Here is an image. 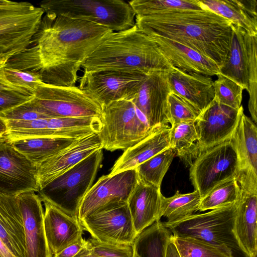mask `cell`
Returning <instances> with one entry per match:
<instances>
[{"instance_id":"6da1fadb","label":"cell","mask_w":257,"mask_h":257,"mask_svg":"<svg viewBox=\"0 0 257 257\" xmlns=\"http://www.w3.org/2000/svg\"><path fill=\"white\" fill-rule=\"evenodd\" d=\"M45 14L28 48L5 66L38 73L47 84L75 86L80 68L113 31L92 22Z\"/></svg>"},{"instance_id":"7a4b0ae2","label":"cell","mask_w":257,"mask_h":257,"mask_svg":"<svg viewBox=\"0 0 257 257\" xmlns=\"http://www.w3.org/2000/svg\"><path fill=\"white\" fill-rule=\"evenodd\" d=\"M231 24L207 9L135 17V25L143 32L186 46L213 61L219 68L229 47Z\"/></svg>"},{"instance_id":"3957f363","label":"cell","mask_w":257,"mask_h":257,"mask_svg":"<svg viewBox=\"0 0 257 257\" xmlns=\"http://www.w3.org/2000/svg\"><path fill=\"white\" fill-rule=\"evenodd\" d=\"M82 67L84 72L117 70L145 74L169 71L174 68L153 39L136 25L126 30L113 32Z\"/></svg>"},{"instance_id":"277c9868","label":"cell","mask_w":257,"mask_h":257,"mask_svg":"<svg viewBox=\"0 0 257 257\" xmlns=\"http://www.w3.org/2000/svg\"><path fill=\"white\" fill-rule=\"evenodd\" d=\"M102 158V149L94 152L39 190L41 199L77 218L80 205L92 186Z\"/></svg>"},{"instance_id":"5b68a950","label":"cell","mask_w":257,"mask_h":257,"mask_svg":"<svg viewBox=\"0 0 257 257\" xmlns=\"http://www.w3.org/2000/svg\"><path fill=\"white\" fill-rule=\"evenodd\" d=\"M45 13L92 22L113 32L135 25V14L122 0H45L40 3Z\"/></svg>"},{"instance_id":"8992f818","label":"cell","mask_w":257,"mask_h":257,"mask_svg":"<svg viewBox=\"0 0 257 257\" xmlns=\"http://www.w3.org/2000/svg\"><path fill=\"white\" fill-rule=\"evenodd\" d=\"M101 109L102 128L98 135L103 149L107 151H124L157 127L150 128L145 116L130 100L115 101Z\"/></svg>"},{"instance_id":"52a82bcc","label":"cell","mask_w":257,"mask_h":257,"mask_svg":"<svg viewBox=\"0 0 257 257\" xmlns=\"http://www.w3.org/2000/svg\"><path fill=\"white\" fill-rule=\"evenodd\" d=\"M236 202L206 213L193 214L177 222L164 225L174 236L194 238L228 248L233 253H241L233 232Z\"/></svg>"},{"instance_id":"ba28073f","label":"cell","mask_w":257,"mask_h":257,"mask_svg":"<svg viewBox=\"0 0 257 257\" xmlns=\"http://www.w3.org/2000/svg\"><path fill=\"white\" fill-rule=\"evenodd\" d=\"M44 14L27 2L0 0V55L9 60L26 49Z\"/></svg>"},{"instance_id":"9c48e42d","label":"cell","mask_w":257,"mask_h":257,"mask_svg":"<svg viewBox=\"0 0 257 257\" xmlns=\"http://www.w3.org/2000/svg\"><path fill=\"white\" fill-rule=\"evenodd\" d=\"M239 171L237 154L230 138L199 154L190 166V180L202 198L218 184L235 178Z\"/></svg>"},{"instance_id":"30bf717a","label":"cell","mask_w":257,"mask_h":257,"mask_svg":"<svg viewBox=\"0 0 257 257\" xmlns=\"http://www.w3.org/2000/svg\"><path fill=\"white\" fill-rule=\"evenodd\" d=\"M31 103L50 118L101 117V107L76 86H64L43 83L34 94Z\"/></svg>"},{"instance_id":"8fae6325","label":"cell","mask_w":257,"mask_h":257,"mask_svg":"<svg viewBox=\"0 0 257 257\" xmlns=\"http://www.w3.org/2000/svg\"><path fill=\"white\" fill-rule=\"evenodd\" d=\"M146 74L117 70L84 72L79 88L102 108L115 101L131 100Z\"/></svg>"},{"instance_id":"7c38bea8","label":"cell","mask_w":257,"mask_h":257,"mask_svg":"<svg viewBox=\"0 0 257 257\" xmlns=\"http://www.w3.org/2000/svg\"><path fill=\"white\" fill-rule=\"evenodd\" d=\"M83 230L103 243L133 244L136 234L127 203L109 206L79 220Z\"/></svg>"},{"instance_id":"4fadbf2b","label":"cell","mask_w":257,"mask_h":257,"mask_svg":"<svg viewBox=\"0 0 257 257\" xmlns=\"http://www.w3.org/2000/svg\"><path fill=\"white\" fill-rule=\"evenodd\" d=\"M138 180L136 168L101 176L83 198L78 209V220L102 208L127 203Z\"/></svg>"},{"instance_id":"5bb4252c","label":"cell","mask_w":257,"mask_h":257,"mask_svg":"<svg viewBox=\"0 0 257 257\" xmlns=\"http://www.w3.org/2000/svg\"><path fill=\"white\" fill-rule=\"evenodd\" d=\"M28 191H39L36 167L4 136L0 139V193L16 197Z\"/></svg>"},{"instance_id":"9a60e30c","label":"cell","mask_w":257,"mask_h":257,"mask_svg":"<svg viewBox=\"0 0 257 257\" xmlns=\"http://www.w3.org/2000/svg\"><path fill=\"white\" fill-rule=\"evenodd\" d=\"M168 71L147 74L130 100L145 116L150 128L169 124L167 98L171 92Z\"/></svg>"},{"instance_id":"2e32d148","label":"cell","mask_w":257,"mask_h":257,"mask_svg":"<svg viewBox=\"0 0 257 257\" xmlns=\"http://www.w3.org/2000/svg\"><path fill=\"white\" fill-rule=\"evenodd\" d=\"M239 109L221 104L214 98L200 112L195 122L199 153L231 138L238 121Z\"/></svg>"},{"instance_id":"e0dca14e","label":"cell","mask_w":257,"mask_h":257,"mask_svg":"<svg viewBox=\"0 0 257 257\" xmlns=\"http://www.w3.org/2000/svg\"><path fill=\"white\" fill-rule=\"evenodd\" d=\"M240 196L236 202L233 232L242 252L246 257L257 256V182L238 183Z\"/></svg>"},{"instance_id":"ac0fdd59","label":"cell","mask_w":257,"mask_h":257,"mask_svg":"<svg viewBox=\"0 0 257 257\" xmlns=\"http://www.w3.org/2000/svg\"><path fill=\"white\" fill-rule=\"evenodd\" d=\"M16 198L23 219L25 257H53L45 235L44 211L40 196L35 191H28Z\"/></svg>"},{"instance_id":"d6986e66","label":"cell","mask_w":257,"mask_h":257,"mask_svg":"<svg viewBox=\"0 0 257 257\" xmlns=\"http://www.w3.org/2000/svg\"><path fill=\"white\" fill-rule=\"evenodd\" d=\"M103 149L98 134L78 139L36 167L39 190L94 152Z\"/></svg>"},{"instance_id":"ffe728a7","label":"cell","mask_w":257,"mask_h":257,"mask_svg":"<svg viewBox=\"0 0 257 257\" xmlns=\"http://www.w3.org/2000/svg\"><path fill=\"white\" fill-rule=\"evenodd\" d=\"M41 200L45 207L43 221L45 235L54 256L83 237V230L77 218L48 201Z\"/></svg>"},{"instance_id":"44dd1931","label":"cell","mask_w":257,"mask_h":257,"mask_svg":"<svg viewBox=\"0 0 257 257\" xmlns=\"http://www.w3.org/2000/svg\"><path fill=\"white\" fill-rule=\"evenodd\" d=\"M229 47L219 74L229 78L247 91L250 52L254 36L238 26L231 24Z\"/></svg>"},{"instance_id":"7402d4cb","label":"cell","mask_w":257,"mask_h":257,"mask_svg":"<svg viewBox=\"0 0 257 257\" xmlns=\"http://www.w3.org/2000/svg\"><path fill=\"white\" fill-rule=\"evenodd\" d=\"M171 91L180 96L201 112L214 99V81L209 76L186 72L173 68L168 72Z\"/></svg>"},{"instance_id":"603a6c76","label":"cell","mask_w":257,"mask_h":257,"mask_svg":"<svg viewBox=\"0 0 257 257\" xmlns=\"http://www.w3.org/2000/svg\"><path fill=\"white\" fill-rule=\"evenodd\" d=\"M146 34L153 39L173 67L186 72L197 73L209 76L219 74V67L215 62L194 50L160 36Z\"/></svg>"},{"instance_id":"cb8c5ba5","label":"cell","mask_w":257,"mask_h":257,"mask_svg":"<svg viewBox=\"0 0 257 257\" xmlns=\"http://www.w3.org/2000/svg\"><path fill=\"white\" fill-rule=\"evenodd\" d=\"M162 196L161 188L147 185L138 179L127 202L137 235L161 220Z\"/></svg>"},{"instance_id":"d4e9b609","label":"cell","mask_w":257,"mask_h":257,"mask_svg":"<svg viewBox=\"0 0 257 257\" xmlns=\"http://www.w3.org/2000/svg\"><path fill=\"white\" fill-rule=\"evenodd\" d=\"M170 127L169 124L156 127L144 139L125 150L115 161L110 175L136 168L138 165L170 148Z\"/></svg>"},{"instance_id":"484cf974","label":"cell","mask_w":257,"mask_h":257,"mask_svg":"<svg viewBox=\"0 0 257 257\" xmlns=\"http://www.w3.org/2000/svg\"><path fill=\"white\" fill-rule=\"evenodd\" d=\"M0 238L15 257H25L23 219L16 196L0 193Z\"/></svg>"},{"instance_id":"4316f807","label":"cell","mask_w":257,"mask_h":257,"mask_svg":"<svg viewBox=\"0 0 257 257\" xmlns=\"http://www.w3.org/2000/svg\"><path fill=\"white\" fill-rule=\"evenodd\" d=\"M204 9L257 36V0H201Z\"/></svg>"},{"instance_id":"83f0119b","label":"cell","mask_w":257,"mask_h":257,"mask_svg":"<svg viewBox=\"0 0 257 257\" xmlns=\"http://www.w3.org/2000/svg\"><path fill=\"white\" fill-rule=\"evenodd\" d=\"M230 140L237 154L239 170H251L257 173L256 124L244 114L242 105Z\"/></svg>"},{"instance_id":"f1b7e54d","label":"cell","mask_w":257,"mask_h":257,"mask_svg":"<svg viewBox=\"0 0 257 257\" xmlns=\"http://www.w3.org/2000/svg\"><path fill=\"white\" fill-rule=\"evenodd\" d=\"M77 140L46 137L10 142L16 149L36 166L69 147Z\"/></svg>"},{"instance_id":"f546056e","label":"cell","mask_w":257,"mask_h":257,"mask_svg":"<svg viewBox=\"0 0 257 257\" xmlns=\"http://www.w3.org/2000/svg\"><path fill=\"white\" fill-rule=\"evenodd\" d=\"M47 128L53 137L77 140L98 134L102 122L99 117L49 118Z\"/></svg>"},{"instance_id":"4dcf8cb0","label":"cell","mask_w":257,"mask_h":257,"mask_svg":"<svg viewBox=\"0 0 257 257\" xmlns=\"http://www.w3.org/2000/svg\"><path fill=\"white\" fill-rule=\"evenodd\" d=\"M171 232L158 220L138 234L134 241L133 257H165Z\"/></svg>"},{"instance_id":"1f68e13d","label":"cell","mask_w":257,"mask_h":257,"mask_svg":"<svg viewBox=\"0 0 257 257\" xmlns=\"http://www.w3.org/2000/svg\"><path fill=\"white\" fill-rule=\"evenodd\" d=\"M195 122H183L170 127V148L187 166L199 154Z\"/></svg>"},{"instance_id":"d6a6232c","label":"cell","mask_w":257,"mask_h":257,"mask_svg":"<svg viewBox=\"0 0 257 257\" xmlns=\"http://www.w3.org/2000/svg\"><path fill=\"white\" fill-rule=\"evenodd\" d=\"M201 199L200 194L196 190L185 194L177 191L169 197L163 195L160 216L166 218L163 224H172L192 215L199 210Z\"/></svg>"},{"instance_id":"836d02e7","label":"cell","mask_w":257,"mask_h":257,"mask_svg":"<svg viewBox=\"0 0 257 257\" xmlns=\"http://www.w3.org/2000/svg\"><path fill=\"white\" fill-rule=\"evenodd\" d=\"M175 156L174 151L169 148L144 162L136 168L138 179L147 185L161 188Z\"/></svg>"},{"instance_id":"e575fe53","label":"cell","mask_w":257,"mask_h":257,"mask_svg":"<svg viewBox=\"0 0 257 257\" xmlns=\"http://www.w3.org/2000/svg\"><path fill=\"white\" fill-rule=\"evenodd\" d=\"M128 3L136 16L204 9L200 0H133Z\"/></svg>"},{"instance_id":"d590c367","label":"cell","mask_w":257,"mask_h":257,"mask_svg":"<svg viewBox=\"0 0 257 257\" xmlns=\"http://www.w3.org/2000/svg\"><path fill=\"white\" fill-rule=\"evenodd\" d=\"M180 257H233L228 248L212 244L207 242L189 237H170Z\"/></svg>"},{"instance_id":"8d00e7d4","label":"cell","mask_w":257,"mask_h":257,"mask_svg":"<svg viewBox=\"0 0 257 257\" xmlns=\"http://www.w3.org/2000/svg\"><path fill=\"white\" fill-rule=\"evenodd\" d=\"M240 192L236 178L227 179L215 186L201 198L199 210H211L234 204L238 201Z\"/></svg>"},{"instance_id":"74e56055","label":"cell","mask_w":257,"mask_h":257,"mask_svg":"<svg viewBox=\"0 0 257 257\" xmlns=\"http://www.w3.org/2000/svg\"><path fill=\"white\" fill-rule=\"evenodd\" d=\"M0 80L13 90L30 95L44 83L38 73L6 66L0 68Z\"/></svg>"},{"instance_id":"f35d334b","label":"cell","mask_w":257,"mask_h":257,"mask_svg":"<svg viewBox=\"0 0 257 257\" xmlns=\"http://www.w3.org/2000/svg\"><path fill=\"white\" fill-rule=\"evenodd\" d=\"M214 81L215 98L221 104L238 110L241 106L243 89L229 78L218 74Z\"/></svg>"},{"instance_id":"ab89813d","label":"cell","mask_w":257,"mask_h":257,"mask_svg":"<svg viewBox=\"0 0 257 257\" xmlns=\"http://www.w3.org/2000/svg\"><path fill=\"white\" fill-rule=\"evenodd\" d=\"M167 104L171 125L183 122H195L200 113L190 102L172 91L168 96Z\"/></svg>"},{"instance_id":"60d3db41","label":"cell","mask_w":257,"mask_h":257,"mask_svg":"<svg viewBox=\"0 0 257 257\" xmlns=\"http://www.w3.org/2000/svg\"><path fill=\"white\" fill-rule=\"evenodd\" d=\"M86 241L87 248L95 257H133V244L103 243L91 237Z\"/></svg>"},{"instance_id":"b9f144b4","label":"cell","mask_w":257,"mask_h":257,"mask_svg":"<svg viewBox=\"0 0 257 257\" xmlns=\"http://www.w3.org/2000/svg\"><path fill=\"white\" fill-rule=\"evenodd\" d=\"M5 120H31L50 118L41 112L31 100L10 110L0 114Z\"/></svg>"},{"instance_id":"7bdbcfd3","label":"cell","mask_w":257,"mask_h":257,"mask_svg":"<svg viewBox=\"0 0 257 257\" xmlns=\"http://www.w3.org/2000/svg\"><path fill=\"white\" fill-rule=\"evenodd\" d=\"M33 95L14 90H0V114L31 100Z\"/></svg>"},{"instance_id":"ee69618b","label":"cell","mask_w":257,"mask_h":257,"mask_svg":"<svg viewBox=\"0 0 257 257\" xmlns=\"http://www.w3.org/2000/svg\"><path fill=\"white\" fill-rule=\"evenodd\" d=\"M87 245V241L82 237L77 241L66 247L53 257H74Z\"/></svg>"},{"instance_id":"f6af8a7d","label":"cell","mask_w":257,"mask_h":257,"mask_svg":"<svg viewBox=\"0 0 257 257\" xmlns=\"http://www.w3.org/2000/svg\"><path fill=\"white\" fill-rule=\"evenodd\" d=\"M165 257H180L175 244L171 240V238L166 246Z\"/></svg>"},{"instance_id":"bcb514c9","label":"cell","mask_w":257,"mask_h":257,"mask_svg":"<svg viewBox=\"0 0 257 257\" xmlns=\"http://www.w3.org/2000/svg\"><path fill=\"white\" fill-rule=\"evenodd\" d=\"M0 255L2 257H15L0 238Z\"/></svg>"},{"instance_id":"7dc6e473","label":"cell","mask_w":257,"mask_h":257,"mask_svg":"<svg viewBox=\"0 0 257 257\" xmlns=\"http://www.w3.org/2000/svg\"><path fill=\"white\" fill-rule=\"evenodd\" d=\"M7 131L6 121L0 117V137L5 136Z\"/></svg>"},{"instance_id":"c3c4849f","label":"cell","mask_w":257,"mask_h":257,"mask_svg":"<svg viewBox=\"0 0 257 257\" xmlns=\"http://www.w3.org/2000/svg\"><path fill=\"white\" fill-rule=\"evenodd\" d=\"M74 257H95L90 254L86 246Z\"/></svg>"},{"instance_id":"681fc988","label":"cell","mask_w":257,"mask_h":257,"mask_svg":"<svg viewBox=\"0 0 257 257\" xmlns=\"http://www.w3.org/2000/svg\"><path fill=\"white\" fill-rule=\"evenodd\" d=\"M8 61V60L7 58L0 55V68L5 66Z\"/></svg>"},{"instance_id":"f907efd6","label":"cell","mask_w":257,"mask_h":257,"mask_svg":"<svg viewBox=\"0 0 257 257\" xmlns=\"http://www.w3.org/2000/svg\"><path fill=\"white\" fill-rule=\"evenodd\" d=\"M2 137H0V139H1V138H2Z\"/></svg>"},{"instance_id":"816d5d0a","label":"cell","mask_w":257,"mask_h":257,"mask_svg":"<svg viewBox=\"0 0 257 257\" xmlns=\"http://www.w3.org/2000/svg\"><path fill=\"white\" fill-rule=\"evenodd\" d=\"M0 257H2V256L0 255Z\"/></svg>"},{"instance_id":"f5cc1de1","label":"cell","mask_w":257,"mask_h":257,"mask_svg":"<svg viewBox=\"0 0 257 257\" xmlns=\"http://www.w3.org/2000/svg\"><path fill=\"white\" fill-rule=\"evenodd\" d=\"M233 257H234V256H233ZM245 257H246V256H245Z\"/></svg>"}]
</instances>
